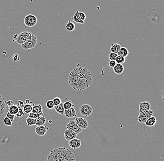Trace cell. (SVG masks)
Segmentation results:
<instances>
[{"instance_id":"obj_1","label":"cell","mask_w":164,"mask_h":161,"mask_svg":"<svg viewBox=\"0 0 164 161\" xmlns=\"http://www.w3.org/2000/svg\"><path fill=\"white\" fill-rule=\"evenodd\" d=\"M46 161H76V159L74 154L69 149L58 147L50 151Z\"/></svg>"},{"instance_id":"obj_2","label":"cell","mask_w":164,"mask_h":161,"mask_svg":"<svg viewBox=\"0 0 164 161\" xmlns=\"http://www.w3.org/2000/svg\"><path fill=\"white\" fill-rule=\"evenodd\" d=\"M92 73L86 68H83L81 77L74 90L81 91L88 88L92 84Z\"/></svg>"},{"instance_id":"obj_3","label":"cell","mask_w":164,"mask_h":161,"mask_svg":"<svg viewBox=\"0 0 164 161\" xmlns=\"http://www.w3.org/2000/svg\"><path fill=\"white\" fill-rule=\"evenodd\" d=\"M83 68V67L77 65L69 73L68 77V83L73 90H75L81 77Z\"/></svg>"},{"instance_id":"obj_4","label":"cell","mask_w":164,"mask_h":161,"mask_svg":"<svg viewBox=\"0 0 164 161\" xmlns=\"http://www.w3.org/2000/svg\"><path fill=\"white\" fill-rule=\"evenodd\" d=\"M33 35V34L30 32L24 31L22 32L21 33L17 35L15 42H17V43L20 45H22L28 40L30 39Z\"/></svg>"},{"instance_id":"obj_5","label":"cell","mask_w":164,"mask_h":161,"mask_svg":"<svg viewBox=\"0 0 164 161\" xmlns=\"http://www.w3.org/2000/svg\"><path fill=\"white\" fill-rule=\"evenodd\" d=\"M37 42V37L35 35H33L32 38L26 42L24 44L21 45V47L24 49L28 50L35 47Z\"/></svg>"},{"instance_id":"obj_6","label":"cell","mask_w":164,"mask_h":161,"mask_svg":"<svg viewBox=\"0 0 164 161\" xmlns=\"http://www.w3.org/2000/svg\"><path fill=\"white\" fill-rule=\"evenodd\" d=\"M37 18L33 15H28L25 17L24 23L26 25L29 27H33L37 23Z\"/></svg>"},{"instance_id":"obj_7","label":"cell","mask_w":164,"mask_h":161,"mask_svg":"<svg viewBox=\"0 0 164 161\" xmlns=\"http://www.w3.org/2000/svg\"><path fill=\"white\" fill-rule=\"evenodd\" d=\"M79 111L82 115L88 116L93 112V109L91 105L88 104H85L80 106Z\"/></svg>"},{"instance_id":"obj_8","label":"cell","mask_w":164,"mask_h":161,"mask_svg":"<svg viewBox=\"0 0 164 161\" xmlns=\"http://www.w3.org/2000/svg\"><path fill=\"white\" fill-rule=\"evenodd\" d=\"M67 129H71L76 134H79L83 129L77 125L74 120H71L69 121L66 125Z\"/></svg>"},{"instance_id":"obj_9","label":"cell","mask_w":164,"mask_h":161,"mask_svg":"<svg viewBox=\"0 0 164 161\" xmlns=\"http://www.w3.org/2000/svg\"><path fill=\"white\" fill-rule=\"evenodd\" d=\"M74 121L77 125L82 129H86L88 127V123L87 120L84 118L77 117Z\"/></svg>"},{"instance_id":"obj_10","label":"cell","mask_w":164,"mask_h":161,"mask_svg":"<svg viewBox=\"0 0 164 161\" xmlns=\"http://www.w3.org/2000/svg\"><path fill=\"white\" fill-rule=\"evenodd\" d=\"M49 130V127L46 126H38L35 129V132L39 136H44Z\"/></svg>"},{"instance_id":"obj_11","label":"cell","mask_w":164,"mask_h":161,"mask_svg":"<svg viewBox=\"0 0 164 161\" xmlns=\"http://www.w3.org/2000/svg\"><path fill=\"white\" fill-rule=\"evenodd\" d=\"M7 107L6 99L3 96L0 95V115H3L5 113Z\"/></svg>"},{"instance_id":"obj_12","label":"cell","mask_w":164,"mask_h":161,"mask_svg":"<svg viewBox=\"0 0 164 161\" xmlns=\"http://www.w3.org/2000/svg\"><path fill=\"white\" fill-rule=\"evenodd\" d=\"M69 145L71 148L74 150L79 148L81 146V140L76 138L73 139L69 141Z\"/></svg>"},{"instance_id":"obj_13","label":"cell","mask_w":164,"mask_h":161,"mask_svg":"<svg viewBox=\"0 0 164 161\" xmlns=\"http://www.w3.org/2000/svg\"><path fill=\"white\" fill-rule=\"evenodd\" d=\"M64 136L65 139L67 141H69L71 140L76 138L77 135L71 129H67L64 131Z\"/></svg>"},{"instance_id":"obj_14","label":"cell","mask_w":164,"mask_h":161,"mask_svg":"<svg viewBox=\"0 0 164 161\" xmlns=\"http://www.w3.org/2000/svg\"><path fill=\"white\" fill-rule=\"evenodd\" d=\"M64 115L66 117L69 118L76 117L77 114H76V111L75 109V107H72L68 110H65Z\"/></svg>"},{"instance_id":"obj_15","label":"cell","mask_w":164,"mask_h":161,"mask_svg":"<svg viewBox=\"0 0 164 161\" xmlns=\"http://www.w3.org/2000/svg\"><path fill=\"white\" fill-rule=\"evenodd\" d=\"M151 104L149 102H140L139 106V113L144 111L151 110Z\"/></svg>"},{"instance_id":"obj_16","label":"cell","mask_w":164,"mask_h":161,"mask_svg":"<svg viewBox=\"0 0 164 161\" xmlns=\"http://www.w3.org/2000/svg\"><path fill=\"white\" fill-rule=\"evenodd\" d=\"M32 112L35 114H40L41 115H43L44 111L42 105L40 104L34 105L32 108Z\"/></svg>"},{"instance_id":"obj_17","label":"cell","mask_w":164,"mask_h":161,"mask_svg":"<svg viewBox=\"0 0 164 161\" xmlns=\"http://www.w3.org/2000/svg\"><path fill=\"white\" fill-rule=\"evenodd\" d=\"M35 105L33 102H30V104H25L23 106L22 110L25 114H29L32 112V108L34 105Z\"/></svg>"},{"instance_id":"obj_18","label":"cell","mask_w":164,"mask_h":161,"mask_svg":"<svg viewBox=\"0 0 164 161\" xmlns=\"http://www.w3.org/2000/svg\"><path fill=\"white\" fill-rule=\"evenodd\" d=\"M156 123V118L155 116H151L148 118L145 123L146 126L153 127L155 125Z\"/></svg>"},{"instance_id":"obj_19","label":"cell","mask_w":164,"mask_h":161,"mask_svg":"<svg viewBox=\"0 0 164 161\" xmlns=\"http://www.w3.org/2000/svg\"><path fill=\"white\" fill-rule=\"evenodd\" d=\"M113 71L116 74L121 75L124 71V67L122 64L117 63L113 68Z\"/></svg>"},{"instance_id":"obj_20","label":"cell","mask_w":164,"mask_h":161,"mask_svg":"<svg viewBox=\"0 0 164 161\" xmlns=\"http://www.w3.org/2000/svg\"><path fill=\"white\" fill-rule=\"evenodd\" d=\"M46 118L43 115L39 116L38 117L36 118L35 119V123H36V125L37 126L44 125L46 123Z\"/></svg>"},{"instance_id":"obj_21","label":"cell","mask_w":164,"mask_h":161,"mask_svg":"<svg viewBox=\"0 0 164 161\" xmlns=\"http://www.w3.org/2000/svg\"><path fill=\"white\" fill-rule=\"evenodd\" d=\"M56 112L60 114L61 115H64V107H63V103L62 102L58 106H55L54 108Z\"/></svg>"},{"instance_id":"obj_22","label":"cell","mask_w":164,"mask_h":161,"mask_svg":"<svg viewBox=\"0 0 164 161\" xmlns=\"http://www.w3.org/2000/svg\"><path fill=\"white\" fill-rule=\"evenodd\" d=\"M121 46L120 44L115 43L114 44H112L111 47L110 48V52L114 53L116 54H118V51L121 48Z\"/></svg>"},{"instance_id":"obj_23","label":"cell","mask_w":164,"mask_h":161,"mask_svg":"<svg viewBox=\"0 0 164 161\" xmlns=\"http://www.w3.org/2000/svg\"><path fill=\"white\" fill-rule=\"evenodd\" d=\"M154 113V111L153 110H150L144 111L141 112L139 113L138 117H140V116H144L146 117L149 118L151 116H153Z\"/></svg>"},{"instance_id":"obj_24","label":"cell","mask_w":164,"mask_h":161,"mask_svg":"<svg viewBox=\"0 0 164 161\" xmlns=\"http://www.w3.org/2000/svg\"><path fill=\"white\" fill-rule=\"evenodd\" d=\"M117 54L118 55L123 56L124 57H127L129 55V51L126 48L121 47Z\"/></svg>"},{"instance_id":"obj_25","label":"cell","mask_w":164,"mask_h":161,"mask_svg":"<svg viewBox=\"0 0 164 161\" xmlns=\"http://www.w3.org/2000/svg\"><path fill=\"white\" fill-rule=\"evenodd\" d=\"M79 11L77 10L76 12V13H75L74 15H73L71 19L73 21H74L75 22L77 23H79L81 24H83L85 23V21L82 20H81L78 17V13Z\"/></svg>"},{"instance_id":"obj_26","label":"cell","mask_w":164,"mask_h":161,"mask_svg":"<svg viewBox=\"0 0 164 161\" xmlns=\"http://www.w3.org/2000/svg\"><path fill=\"white\" fill-rule=\"evenodd\" d=\"M19 110V108L17 107V105H12V106L9 107V112L10 114L15 115L18 112Z\"/></svg>"},{"instance_id":"obj_27","label":"cell","mask_w":164,"mask_h":161,"mask_svg":"<svg viewBox=\"0 0 164 161\" xmlns=\"http://www.w3.org/2000/svg\"><path fill=\"white\" fill-rule=\"evenodd\" d=\"M66 29L69 31L74 30L76 28V26L74 23L70 20H68V22L67 23L65 26Z\"/></svg>"},{"instance_id":"obj_28","label":"cell","mask_w":164,"mask_h":161,"mask_svg":"<svg viewBox=\"0 0 164 161\" xmlns=\"http://www.w3.org/2000/svg\"><path fill=\"white\" fill-rule=\"evenodd\" d=\"M63 107H64V110H67L70 109L71 108L75 107V105L72 103V101L69 100L63 103Z\"/></svg>"},{"instance_id":"obj_29","label":"cell","mask_w":164,"mask_h":161,"mask_svg":"<svg viewBox=\"0 0 164 161\" xmlns=\"http://www.w3.org/2000/svg\"><path fill=\"white\" fill-rule=\"evenodd\" d=\"M26 121L27 123V125L28 126H34L36 125V123H35V119H33L30 117H28L26 119Z\"/></svg>"},{"instance_id":"obj_30","label":"cell","mask_w":164,"mask_h":161,"mask_svg":"<svg viewBox=\"0 0 164 161\" xmlns=\"http://www.w3.org/2000/svg\"><path fill=\"white\" fill-rule=\"evenodd\" d=\"M116 62L118 64H122L126 61V58L124 57L123 56L118 55L115 60Z\"/></svg>"},{"instance_id":"obj_31","label":"cell","mask_w":164,"mask_h":161,"mask_svg":"<svg viewBox=\"0 0 164 161\" xmlns=\"http://www.w3.org/2000/svg\"><path fill=\"white\" fill-rule=\"evenodd\" d=\"M46 106L47 108L49 109V110H52V109H54L55 105H54L53 100H50L47 101L46 103Z\"/></svg>"},{"instance_id":"obj_32","label":"cell","mask_w":164,"mask_h":161,"mask_svg":"<svg viewBox=\"0 0 164 161\" xmlns=\"http://www.w3.org/2000/svg\"><path fill=\"white\" fill-rule=\"evenodd\" d=\"M3 123L4 124L8 126H11L12 125V121L10 120L9 118L7 117V116H5L3 119Z\"/></svg>"},{"instance_id":"obj_33","label":"cell","mask_w":164,"mask_h":161,"mask_svg":"<svg viewBox=\"0 0 164 161\" xmlns=\"http://www.w3.org/2000/svg\"><path fill=\"white\" fill-rule=\"evenodd\" d=\"M25 115V113L24 112V111H23L22 109V108H19L18 112L15 115V116H17V118L19 119L20 118Z\"/></svg>"},{"instance_id":"obj_34","label":"cell","mask_w":164,"mask_h":161,"mask_svg":"<svg viewBox=\"0 0 164 161\" xmlns=\"http://www.w3.org/2000/svg\"><path fill=\"white\" fill-rule=\"evenodd\" d=\"M118 54L110 52L109 55V59L110 61H115L118 56Z\"/></svg>"},{"instance_id":"obj_35","label":"cell","mask_w":164,"mask_h":161,"mask_svg":"<svg viewBox=\"0 0 164 161\" xmlns=\"http://www.w3.org/2000/svg\"><path fill=\"white\" fill-rule=\"evenodd\" d=\"M78 16L80 19L81 20H82L85 21V20L86 19V15L85 14V13H83V12H78Z\"/></svg>"},{"instance_id":"obj_36","label":"cell","mask_w":164,"mask_h":161,"mask_svg":"<svg viewBox=\"0 0 164 161\" xmlns=\"http://www.w3.org/2000/svg\"><path fill=\"white\" fill-rule=\"evenodd\" d=\"M53 102L55 106L59 105L62 102L61 99L59 97H55V98L53 99Z\"/></svg>"},{"instance_id":"obj_37","label":"cell","mask_w":164,"mask_h":161,"mask_svg":"<svg viewBox=\"0 0 164 161\" xmlns=\"http://www.w3.org/2000/svg\"><path fill=\"white\" fill-rule=\"evenodd\" d=\"M41 115H41L40 114H35L32 112H31L30 114H28V117L34 119H36V118L38 117L39 116H41Z\"/></svg>"},{"instance_id":"obj_38","label":"cell","mask_w":164,"mask_h":161,"mask_svg":"<svg viewBox=\"0 0 164 161\" xmlns=\"http://www.w3.org/2000/svg\"><path fill=\"white\" fill-rule=\"evenodd\" d=\"M148 118L146 117H144V116H140V117H138L137 120L140 123H145L146 121L147 120Z\"/></svg>"},{"instance_id":"obj_39","label":"cell","mask_w":164,"mask_h":161,"mask_svg":"<svg viewBox=\"0 0 164 161\" xmlns=\"http://www.w3.org/2000/svg\"><path fill=\"white\" fill-rule=\"evenodd\" d=\"M7 117L9 118L10 120L11 121H13L15 119V115H12V114H10L9 112H8L6 114V116Z\"/></svg>"},{"instance_id":"obj_40","label":"cell","mask_w":164,"mask_h":161,"mask_svg":"<svg viewBox=\"0 0 164 161\" xmlns=\"http://www.w3.org/2000/svg\"><path fill=\"white\" fill-rule=\"evenodd\" d=\"M12 59L14 62H17L20 60V56L17 54H15L12 56Z\"/></svg>"},{"instance_id":"obj_41","label":"cell","mask_w":164,"mask_h":161,"mask_svg":"<svg viewBox=\"0 0 164 161\" xmlns=\"http://www.w3.org/2000/svg\"><path fill=\"white\" fill-rule=\"evenodd\" d=\"M17 105L19 108H22V109L23 106L24 105V103L22 101L19 100V101L17 102Z\"/></svg>"},{"instance_id":"obj_42","label":"cell","mask_w":164,"mask_h":161,"mask_svg":"<svg viewBox=\"0 0 164 161\" xmlns=\"http://www.w3.org/2000/svg\"><path fill=\"white\" fill-rule=\"evenodd\" d=\"M117 64V63L115 61H109V67H110V68H114V67L116 65V64Z\"/></svg>"},{"instance_id":"obj_43","label":"cell","mask_w":164,"mask_h":161,"mask_svg":"<svg viewBox=\"0 0 164 161\" xmlns=\"http://www.w3.org/2000/svg\"><path fill=\"white\" fill-rule=\"evenodd\" d=\"M7 105L9 107H10V106L14 105V102H13V101H11V100H9V101L7 102Z\"/></svg>"},{"instance_id":"obj_44","label":"cell","mask_w":164,"mask_h":161,"mask_svg":"<svg viewBox=\"0 0 164 161\" xmlns=\"http://www.w3.org/2000/svg\"><path fill=\"white\" fill-rule=\"evenodd\" d=\"M30 100L27 99H26L25 100V104H30Z\"/></svg>"},{"instance_id":"obj_45","label":"cell","mask_w":164,"mask_h":161,"mask_svg":"<svg viewBox=\"0 0 164 161\" xmlns=\"http://www.w3.org/2000/svg\"><path fill=\"white\" fill-rule=\"evenodd\" d=\"M163 90H164V88H162V90L161 93V94L162 96V98H163V99H164V95H163V93H164V91H163Z\"/></svg>"}]
</instances>
